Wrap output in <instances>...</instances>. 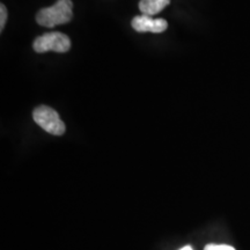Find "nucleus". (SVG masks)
Segmentation results:
<instances>
[{"label":"nucleus","instance_id":"6","mask_svg":"<svg viewBox=\"0 0 250 250\" xmlns=\"http://www.w3.org/2000/svg\"><path fill=\"white\" fill-rule=\"evenodd\" d=\"M6 21H7V9L4 4L0 5V30H4Z\"/></svg>","mask_w":250,"mask_h":250},{"label":"nucleus","instance_id":"5","mask_svg":"<svg viewBox=\"0 0 250 250\" xmlns=\"http://www.w3.org/2000/svg\"><path fill=\"white\" fill-rule=\"evenodd\" d=\"M170 4V0H140L139 9L144 15L152 17L159 14Z\"/></svg>","mask_w":250,"mask_h":250},{"label":"nucleus","instance_id":"4","mask_svg":"<svg viewBox=\"0 0 250 250\" xmlns=\"http://www.w3.org/2000/svg\"><path fill=\"white\" fill-rule=\"evenodd\" d=\"M132 28L138 33L160 34L168 28V23L165 19H153L147 15H138L132 19Z\"/></svg>","mask_w":250,"mask_h":250},{"label":"nucleus","instance_id":"7","mask_svg":"<svg viewBox=\"0 0 250 250\" xmlns=\"http://www.w3.org/2000/svg\"><path fill=\"white\" fill-rule=\"evenodd\" d=\"M204 250H235L233 247L227 245H208Z\"/></svg>","mask_w":250,"mask_h":250},{"label":"nucleus","instance_id":"2","mask_svg":"<svg viewBox=\"0 0 250 250\" xmlns=\"http://www.w3.org/2000/svg\"><path fill=\"white\" fill-rule=\"evenodd\" d=\"M33 118L37 125L54 136H62L66 130V126L61 120L58 112L46 105H40L35 108V110L33 111Z\"/></svg>","mask_w":250,"mask_h":250},{"label":"nucleus","instance_id":"1","mask_svg":"<svg viewBox=\"0 0 250 250\" xmlns=\"http://www.w3.org/2000/svg\"><path fill=\"white\" fill-rule=\"evenodd\" d=\"M73 18V2L72 0H57L50 7L40 9L36 14V22L40 26L52 28L58 24L70 22Z\"/></svg>","mask_w":250,"mask_h":250},{"label":"nucleus","instance_id":"8","mask_svg":"<svg viewBox=\"0 0 250 250\" xmlns=\"http://www.w3.org/2000/svg\"><path fill=\"white\" fill-rule=\"evenodd\" d=\"M180 250H192V248L190 246H187V247H184V248H182V249H180Z\"/></svg>","mask_w":250,"mask_h":250},{"label":"nucleus","instance_id":"3","mask_svg":"<svg viewBox=\"0 0 250 250\" xmlns=\"http://www.w3.org/2000/svg\"><path fill=\"white\" fill-rule=\"evenodd\" d=\"M33 48L39 54H44L48 51H56L64 54L71 49V40L67 35L62 33H46L44 35L39 36L34 41Z\"/></svg>","mask_w":250,"mask_h":250}]
</instances>
